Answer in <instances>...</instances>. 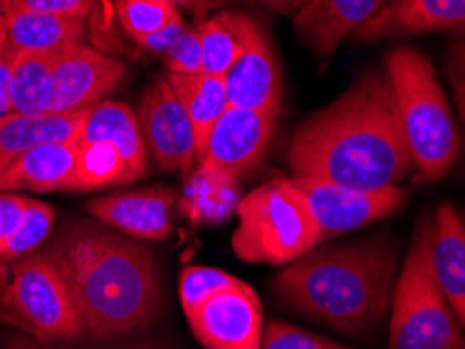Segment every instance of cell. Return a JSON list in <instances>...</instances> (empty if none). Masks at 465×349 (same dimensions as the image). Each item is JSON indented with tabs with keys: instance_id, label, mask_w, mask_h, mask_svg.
<instances>
[{
	"instance_id": "obj_1",
	"label": "cell",
	"mask_w": 465,
	"mask_h": 349,
	"mask_svg": "<svg viewBox=\"0 0 465 349\" xmlns=\"http://www.w3.org/2000/svg\"><path fill=\"white\" fill-rule=\"evenodd\" d=\"M293 178L354 189H388L413 172L386 72L369 70L292 134Z\"/></svg>"
},
{
	"instance_id": "obj_2",
	"label": "cell",
	"mask_w": 465,
	"mask_h": 349,
	"mask_svg": "<svg viewBox=\"0 0 465 349\" xmlns=\"http://www.w3.org/2000/svg\"><path fill=\"white\" fill-rule=\"evenodd\" d=\"M40 249L70 286L88 337L124 339L145 331L162 314L160 262L139 238L97 220H76Z\"/></svg>"
},
{
	"instance_id": "obj_3",
	"label": "cell",
	"mask_w": 465,
	"mask_h": 349,
	"mask_svg": "<svg viewBox=\"0 0 465 349\" xmlns=\"http://www.w3.org/2000/svg\"><path fill=\"white\" fill-rule=\"evenodd\" d=\"M399 278V245L378 235L314 247L287 264L272 280V293L293 312L352 337L384 320Z\"/></svg>"
},
{
	"instance_id": "obj_4",
	"label": "cell",
	"mask_w": 465,
	"mask_h": 349,
	"mask_svg": "<svg viewBox=\"0 0 465 349\" xmlns=\"http://www.w3.org/2000/svg\"><path fill=\"white\" fill-rule=\"evenodd\" d=\"M384 72L413 172L420 180H440L460 160L461 139L432 63L411 46H396Z\"/></svg>"
},
{
	"instance_id": "obj_5",
	"label": "cell",
	"mask_w": 465,
	"mask_h": 349,
	"mask_svg": "<svg viewBox=\"0 0 465 349\" xmlns=\"http://www.w3.org/2000/svg\"><path fill=\"white\" fill-rule=\"evenodd\" d=\"M237 230L231 247L248 264L287 266L317 247L319 224L293 180H272L237 205Z\"/></svg>"
},
{
	"instance_id": "obj_6",
	"label": "cell",
	"mask_w": 465,
	"mask_h": 349,
	"mask_svg": "<svg viewBox=\"0 0 465 349\" xmlns=\"http://www.w3.org/2000/svg\"><path fill=\"white\" fill-rule=\"evenodd\" d=\"M0 320L51 345L86 334L70 286L43 249L0 262Z\"/></svg>"
},
{
	"instance_id": "obj_7",
	"label": "cell",
	"mask_w": 465,
	"mask_h": 349,
	"mask_svg": "<svg viewBox=\"0 0 465 349\" xmlns=\"http://www.w3.org/2000/svg\"><path fill=\"white\" fill-rule=\"evenodd\" d=\"M388 349H465L463 328L430 268L426 224L420 226L396 278Z\"/></svg>"
},
{
	"instance_id": "obj_8",
	"label": "cell",
	"mask_w": 465,
	"mask_h": 349,
	"mask_svg": "<svg viewBox=\"0 0 465 349\" xmlns=\"http://www.w3.org/2000/svg\"><path fill=\"white\" fill-rule=\"evenodd\" d=\"M292 180L309 201L323 241L392 216L405 205L409 197L402 187L354 189L314 180V178H292Z\"/></svg>"
},
{
	"instance_id": "obj_9",
	"label": "cell",
	"mask_w": 465,
	"mask_h": 349,
	"mask_svg": "<svg viewBox=\"0 0 465 349\" xmlns=\"http://www.w3.org/2000/svg\"><path fill=\"white\" fill-rule=\"evenodd\" d=\"M191 331L206 349H260L264 334L262 304L243 280L202 301L187 314Z\"/></svg>"
},
{
	"instance_id": "obj_10",
	"label": "cell",
	"mask_w": 465,
	"mask_h": 349,
	"mask_svg": "<svg viewBox=\"0 0 465 349\" xmlns=\"http://www.w3.org/2000/svg\"><path fill=\"white\" fill-rule=\"evenodd\" d=\"M277 118L279 113L229 107L212 128L197 170L237 182L262 160L275 136Z\"/></svg>"
},
{
	"instance_id": "obj_11",
	"label": "cell",
	"mask_w": 465,
	"mask_h": 349,
	"mask_svg": "<svg viewBox=\"0 0 465 349\" xmlns=\"http://www.w3.org/2000/svg\"><path fill=\"white\" fill-rule=\"evenodd\" d=\"M147 153L162 170L187 172L197 161L193 126L166 78H157L136 107Z\"/></svg>"
},
{
	"instance_id": "obj_12",
	"label": "cell",
	"mask_w": 465,
	"mask_h": 349,
	"mask_svg": "<svg viewBox=\"0 0 465 349\" xmlns=\"http://www.w3.org/2000/svg\"><path fill=\"white\" fill-rule=\"evenodd\" d=\"M126 65L86 44L61 53L53 70L51 113L91 109L126 82Z\"/></svg>"
},
{
	"instance_id": "obj_13",
	"label": "cell",
	"mask_w": 465,
	"mask_h": 349,
	"mask_svg": "<svg viewBox=\"0 0 465 349\" xmlns=\"http://www.w3.org/2000/svg\"><path fill=\"white\" fill-rule=\"evenodd\" d=\"M223 80L231 107L262 113H279L282 109V67L262 27L256 22L252 24L243 53L223 75Z\"/></svg>"
},
{
	"instance_id": "obj_14",
	"label": "cell",
	"mask_w": 465,
	"mask_h": 349,
	"mask_svg": "<svg viewBox=\"0 0 465 349\" xmlns=\"http://www.w3.org/2000/svg\"><path fill=\"white\" fill-rule=\"evenodd\" d=\"M176 195L168 189H141L97 197L88 214L139 241H163L173 232Z\"/></svg>"
},
{
	"instance_id": "obj_15",
	"label": "cell",
	"mask_w": 465,
	"mask_h": 349,
	"mask_svg": "<svg viewBox=\"0 0 465 349\" xmlns=\"http://www.w3.org/2000/svg\"><path fill=\"white\" fill-rule=\"evenodd\" d=\"M453 30H465V0H386L352 38L365 44Z\"/></svg>"
},
{
	"instance_id": "obj_16",
	"label": "cell",
	"mask_w": 465,
	"mask_h": 349,
	"mask_svg": "<svg viewBox=\"0 0 465 349\" xmlns=\"http://www.w3.org/2000/svg\"><path fill=\"white\" fill-rule=\"evenodd\" d=\"M426 228L430 268L465 331V220L453 203H440Z\"/></svg>"
},
{
	"instance_id": "obj_17",
	"label": "cell",
	"mask_w": 465,
	"mask_h": 349,
	"mask_svg": "<svg viewBox=\"0 0 465 349\" xmlns=\"http://www.w3.org/2000/svg\"><path fill=\"white\" fill-rule=\"evenodd\" d=\"M384 3L386 0H306L302 9L293 13V25L319 59H330Z\"/></svg>"
},
{
	"instance_id": "obj_18",
	"label": "cell",
	"mask_w": 465,
	"mask_h": 349,
	"mask_svg": "<svg viewBox=\"0 0 465 349\" xmlns=\"http://www.w3.org/2000/svg\"><path fill=\"white\" fill-rule=\"evenodd\" d=\"M78 141L34 147L0 170V193H74Z\"/></svg>"
},
{
	"instance_id": "obj_19",
	"label": "cell",
	"mask_w": 465,
	"mask_h": 349,
	"mask_svg": "<svg viewBox=\"0 0 465 349\" xmlns=\"http://www.w3.org/2000/svg\"><path fill=\"white\" fill-rule=\"evenodd\" d=\"M88 141H107L120 150L126 163L128 182L139 180L141 176L147 174L149 153L145 136H143L136 111L124 102L105 99L88 111L80 142Z\"/></svg>"
},
{
	"instance_id": "obj_20",
	"label": "cell",
	"mask_w": 465,
	"mask_h": 349,
	"mask_svg": "<svg viewBox=\"0 0 465 349\" xmlns=\"http://www.w3.org/2000/svg\"><path fill=\"white\" fill-rule=\"evenodd\" d=\"M54 226L51 205L25 195L0 193V262L25 257L43 247Z\"/></svg>"
},
{
	"instance_id": "obj_21",
	"label": "cell",
	"mask_w": 465,
	"mask_h": 349,
	"mask_svg": "<svg viewBox=\"0 0 465 349\" xmlns=\"http://www.w3.org/2000/svg\"><path fill=\"white\" fill-rule=\"evenodd\" d=\"M91 109L78 113H11L0 124V170L34 147L49 145V142L80 141Z\"/></svg>"
},
{
	"instance_id": "obj_22",
	"label": "cell",
	"mask_w": 465,
	"mask_h": 349,
	"mask_svg": "<svg viewBox=\"0 0 465 349\" xmlns=\"http://www.w3.org/2000/svg\"><path fill=\"white\" fill-rule=\"evenodd\" d=\"M86 19L13 9L6 13V40L19 53L61 54L84 44Z\"/></svg>"
},
{
	"instance_id": "obj_23",
	"label": "cell",
	"mask_w": 465,
	"mask_h": 349,
	"mask_svg": "<svg viewBox=\"0 0 465 349\" xmlns=\"http://www.w3.org/2000/svg\"><path fill=\"white\" fill-rule=\"evenodd\" d=\"M166 82L173 88L181 105L187 111V118L193 126L197 161L202 160L206 149L208 136L216 121L223 118L224 111L231 107L227 88H224L223 75L210 73H168Z\"/></svg>"
},
{
	"instance_id": "obj_24",
	"label": "cell",
	"mask_w": 465,
	"mask_h": 349,
	"mask_svg": "<svg viewBox=\"0 0 465 349\" xmlns=\"http://www.w3.org/2000/svg\"><path fill=\"white\" fill-rule=\"evenodd\" d=\"M254 19L237 11H221L197 25L202 43V72L224 75L248 44Z\"/></svg>"
},
{
	"instance_id": "obj_25",
	"label": "cell",
	"mask_w": 465,
	"mask_h": 349,
	"mask_svg": "<svg viewBox=\"0 0 465 349\" xmlns=\"http://www.w3.org/2000/svg\"><path fill=\"white\" fill-rule=\"evenodd\" d=\"M59 54L19 53L11 72L13 113L45 115L51 113L53 70Z\"/></svg>"
},
{
	"instance_id": "obj_26",
	"label": "cell",
	"mask_w": 465,
	"mask_h": 349,
	"mask_svg": "<svg viewBox=\"0 0 465 349\" xmlns=\"http://www.w3.org/2000/svg\"><path fill=\"white\" fill-rule=\"evenodd\" d=\"M128 184L124 157L107 141H78L74 166V193Z\"/></svg>"
},
{
	"instance_id": "obj_27",
	"label": "cell",
	"mask_w": 465,
	"mask_h": 349,
	"mask_svg": "<svg viewBox=\"0 0 465 349\" xmlns=\"http://www.w3.org/2000/svg\"><path fill=\"white\" fill-rule=\"evenodd\" d=\"M237 205V182L197 170L187 190V211L195 222L223 220Z\"/></svg>"
},
{
	"instance_id": "obj_28",
	"label": "cell",
	"mask_w": 465,
	"mask_h": 349,
	"mask_svg": "<svg viewBox=\"0 0 465 349\" xmlns=\"http://www.w3.org/2000/svg\"><path fill=\"white\" fill-rule=\"evenodd\" d=\"M115 11L134 43L183 19L179 6L170 0H118Z\"/></svg>"
},
{
	"instance_id": "obj_29",
	"label": "cell",
	"mask_w": 465,
	"mask_h": 349,
	"mask_svg": "<svg viewBox=\"0 0 465 349\" xmlns=\"http://www.w3.org/2000/svg\"><path fill=\"white\" fill-rule=\"evenodd\" d=\"M237 280L239 278L229 275V272L208 268V266H189V268H184L179 278V299L184 316L193 312L202 301L223 291L224 286L237 283Z\"/></svg>"
},
{
	"instance_id": "obj_30",
	"label": "cell",
	"mask_w": 465,
	"mask_h": 349,
	"mask_svg": "<svg viewBox=\"0 0 465 349\" xmlns=\"http://www.w3.org/2000/svg\"><path fill=\"white\" fill-rule=\"evenodd\" d=\"M260 349H348L344 345L333 344V341L319 337L302 328L292 326L287 323H277L272 320L264 326L262 345Z\"/></svg>"
},
{
	"instance_id": "obj_31",
	"label": "cell",
	"mask_w": 465,
	"mask_h": 349,
	"mask_svg": "<svg viewBox=\"0 0 465 349\" xmlns=\"http://www.w3.org/2000/svg\"><path fill=\"white\" fill-rule=\"evenodd\" d=\"M168 73H202V43L197 27H184L163 53Z\"/></svg>"
},
{
	"instance_id": "obj_32",
	"label": "cell",
	"mask_w": 465,
	"mask_h": 349,
	"mask_svg": "<svg viewBox=\"0 0 465 349\" xmlns=\"http://www.w3.org/2000/svg\"><path fill=\"white\" fill-rule=\"evenodd\" d=\"M94 5H97V0H17V3L13 5V9L86 19L88 13L94 9Z\"/></svg>"
},
{
	"instance_id": "obj_33",
	"label": "cell",
	"mask_w": 465,
	"mask_h": 349,
	"mask_svg": "<svg viewBox=\"0 0 465 349\" xmlns=\"http://www.w3.org/2000/svg\"><path fill=\"white\" fill-rule=\"evenodd\" d=\"M19 51L13 46L9 40L5 43V49L0 53V124L13 113L11 102V72L15 65Z\"/></svg>"
},
{
	"instance_id": "obj_34",
	"label": "cell",
	"mask_w": 465,
	"mask_h": 349,
	"mask_svg": "<svg viewBox=\"0 0 465 349\" xmlns=\"http://www.w3.org/2000/svg\"><path fill=\"white\" fill-rule=\"evenodd\" d=\"M184 27H187V25H184L183 19H179V22L166 25V27H163V30L152 34V36H145V38L136 40V44H141L143 49H147V51H152V53L163 54V53L170 49V44H173L174 40L179 38V34L184 30Z\"/></svg>"
},
{
	"instance_id": "obj_35",
	"label": "cell",
	"mask_w": 465,
	"mask_h": 349,
	"mask_svg": "<svg viewBox=\"0 0 465 349\" xmlns=\"http://www.w3.org/2000/svg\"><path fill=\"white\" fill-rule=\"evenodd\" d=\"M450 84H453L457 111H460L461 124L465 128V72H450Z\"/></svg>"
},
{
	"instance_id": "obj_36",
	"label": "cell",
	"mask_w": 465,
	"mask_h": 349,
	"mask_svg": "<svg viewBox=\"0 0 465 349\" xmlns=\"http://www.w3.org/2000/svg\"><path fill=\"white\" fill-rule=\"evenodd\" d=\"M449 65L450 72H465V34L450 44Z\"/></svg>"
},
{
	"instance_id": "obj_37",
	"label": "cell",
	"mask_w": 465,
	"mask_h": 349,
	"mask_svg": "<svg viewBox=\"0 0 465 349\" xmlns=\"http://www.w3.org/2000/svg\"><path fill=\"white\" fill-rule=\"evenodd\" d=\"M170 3H174L176 6H184V9L193 11L195 15H203V13H208L212 6L227 3V0H170Z\"/></svg>"
},
{
	"instance_id": "obj_38",
	"label": "cell",
	"mask_w": 465,
	"mask_h": 349,
	"mask_svg": "<svg viewBox=\"0 0 465 349\" xmlns=\"http://www.w3.org/2000/svg\"><path fill=\"white\" fill-rule=\"evenodd\" d=\"M260 3L269 6V9L277 13H287V15H293V13L302 9L306 0H260Z\"/></svg>"
},
{
	"instance_id": "obj_39",
	"label": "cell",
	"mask_w": 465,
	"mask_h": 349,
	"mask_svg": "<svg viewBox=\"0 0 465 349\" xmlns=\"http://www.w3.org/2000/svg\"><path fill=\"white\" fill-rule=\"evenodd\" d=\"M3 349H59L51 344H43V341H36L32 337H13L5 344Z\"/></svg>"
},
{
	"instance_id": "obj_40",
	"label": "cell",
	"mask_w": 465,
	"mask_h": 349,
	"mask_svg": "<svg viewBox=\"0 0 465 349\" xmlns=\"http://www.w3.org/2000/svg\"><path fill=\"white\" fill-rule=\"evenodd\" d=\"M6 38V5L0 0V40Z\"/></svg>"
},
{
	"instance_id": "obj_41",
	"label": "cell",
	"mask_w": 465,
	"mask_h": 349,
	"mask_svg": "<svg viewBox=\"0 0 465 349\" xmlns=\"http://www.w3.org/2000/svg\"><path fill=\"white\" fill-rule=\"evenodd\" d=\"M126 349H163L155 344H141V345H133V347H126Z\"/></svg>"
},
{
	"instance_id": "obj_42",
	"label": "cell",
	"mask_w": 465,
	"mask_h": 349,
	"mask_svg": "<svg viewBox=\"0 0 465 349\" xmlns=\"http://www.w3.org/2000/svg\"><path fill=\"white\" fill-rule=\"evenodd\" d=\"M17 0H5V5H6V13H9V9H13V5H15Z\"/></svg>"
},
{
	"instance_id": "obj_43",
	"label": "cell",
	"mask_w": 465,
	"mask_h": 349,
	"mask_svg": "<svg viewBox=\"0 0 465 349\" xmlns=\"http://www.w3.org/2000/svg\"><path fill=\"white\" fill-rule=\"evenodd\" d=\"M5 43H6V38L0 40V53H3V49H5Z\"/></svg>"
}]
</instances>
